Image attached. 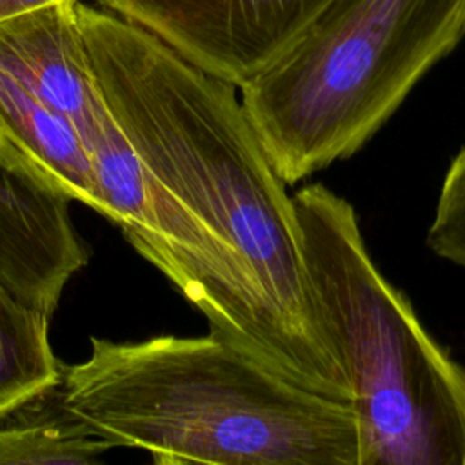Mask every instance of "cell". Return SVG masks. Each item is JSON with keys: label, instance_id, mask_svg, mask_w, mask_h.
<instances>
[{"label": "cell", "instance_id": "1", "mask_svg": "<svg viewBox=\"0 0 465 465\" xmlns=\"http://www.w3.org/2000/svg\"><path fill=\"white\" fill-rule=\"evenodd\" d=\"M100 93L151 176L211 243L254 332L262 363L352 407L325 334L285 182L236 96L138 24L76 4Z\"/></svg>", "mask_w": 465, "mask_h": 465}, {"label": "cell", "instance_id": "2", "mask_svg": "<svg viewBox=\"0 0 465 465\" xmlns=\"http://www.w3.org/2000/svg\"><path fill=\"white\" fill-rule=\"evenodd\" d=\"M65 405L156 463L358 465L352 407L311 392L222 334L91 340L64 367Z\"/></svg>", "mask_w": 465, "mask_h": 465}, {"label": "cell", "instance_id": "3", "mask_svg": "<svg viewBox=\"0 0 465 465\" xmlns=\"http://www.w3.org/2000/svg\"><path fill=\"white\" fill-rule=\"evenodd\" d=\"M292 205L312 298L351 383L358 465H465V367L380 272L345 198L312 183Z\"/></svg>", "mask_w": 465, "mask_h": 465}, {"label": "cell", "instance_id": "4", "mask_svg": "<svg viewBox=\"0 0 465 465\" xmlns=\"http://www.w3.org/2000/svg\"><path fill=\"white\" fill-rule=\"evenodd\" d=\"M465 36V0H332L242 105L285 185L347 160Z\"/></svg>", "mask_w": 465, "mask_h": 465}, {"label": "cell", "instance_id": "5", "mask_svg": "<svg viewBox=\"0 0 465 465\" xmlns=\"http://www.w3.org/2000/svg\"><path fill=\"white\" fill-rule=\"evenodd\" d=\"M234 85L274 64L332 0H100Z\"/></svg>", "mask_w": 465, "mask_h": 465}, {"label": "cell", "instance_id": "6", "mask_svg": "<svg viewBox=\"0 0 465 465\" xmlns=\"http://www.w3.org/2000/svg\"><path fill=\"white\" fill-rule=\"evenodd\" d=\"M71 200L0 133V285L49 318L89 258Z\"/></svg>", "mask_w": 465, "mask_h": 465}, {"label": "cell", "instance_id": "7", "mask_svg": "<svg viewBox=\"0 0 465 465\" xmlns=\"http://www.w3.org/2000/svg\"><path fill=\"white\" fill-rule=\"evenodd\" d=\"M78 2L42 7L0 24V64L93 145L111 120L89 65Z\"/></svg>", "mask_w": 465, "mask_h": 465}, {"label": "cell", "instance_id": "8", "mask_svg": "<svg viewBox=\"0 0 465 465\" xmlns=\"http://www.w3.org/2000/svg\"><path fill=\"white\" fill-rule=\"evenodd\" d=\"M0 133L73 200L98 211L93 158L82 134L2 64Z\"/></svg>", "mask_w": 465, "mask_h": 465}, {"label": "cell", "instance_id": "9", "mask_svg": "<svg viewBox=\"0 0 465 465\" xmlns=\"http://www.w3.org/2000/svg\"><path fill=\"white\" fill-rule=\"evenodd\" d=\"M109 449L65 405L62 378L0 412V465L98 463Z\"/></svg>", "mask_w": 465, "mask_h": 465}, {"label": "cell", "instance_id": "10", "mask_svg": "<svg viewBox=\"0 0 465 465\" xmlns=\"http://www.w3.org/2000/svg\"><path fill=\"white\" fill-rule=\"evenodd\" d=\"M49 320L0 285V412L62 378L64 365L49 343Z\"/></svg>", "mask_w": 465, "mask_h": 465}, {"label": "cell", "instance_id": "11", "mask_svg": "<svg viewBox=\"0 0 465 465\" xmlns=\"http://www.w3.org/2000/svg\"><path fill=\"white\" fill-rule=\"evenodd\" d=\"M430 251L465 269V147L450 160L427 231Z\"/></svg>", "mask_w": 465, "mask_h": 465}, {"label": "cell", "instance_id": "12", "mask_svg": "<svg viewBox=\"0 0 465 465\" xmlns=\"http://www.w3.org/2000/svg\"><path fill=\"white\" fill-rule=\"evenodd\" d=\"M64 2H82V0H0V24L7 22L11 18H16L20 15L49 7L54 4Z\"/></svg>", "mask_w": 465, "mask_h": 465}]
</instances>
